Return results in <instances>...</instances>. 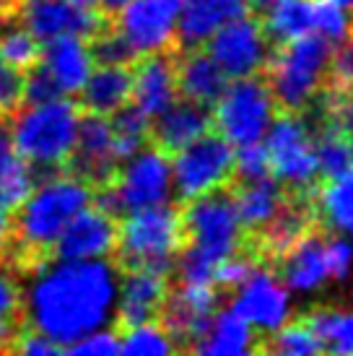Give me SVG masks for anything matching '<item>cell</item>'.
I'll return each mask as SVG.
<instances>
[{
  "instance_id": "6da1fadb",
  "label": "cell",
  "mask_w": 353,
  "mask_h": 356,
  "mask_svg": "<svg viewBox=\"0 0 353 356\" xmlns=\"http://www.w3.org/2000/svg\"><path fill=\"white\" fill-rule=\"evenodd\" d=\"M26 270L24 327L52 338L63 351L115 320L120 270L107 257L65 260L49 255Z\"/></svg>"
},
{
  "instance_id": "7a4b0ae2",
  "label": "cell",
  "mask_w": 353,
  "mask_h": 356,
  "mask_svg": "<svg viewBox=\"0 0 353 356\" xmlns=\"http://www.w3.org/2000/svg\"><path fill=\"white\" fill-rule=\"evenodd\" d=\"M94 193L97 190L86 179L68 169L44 175L16 208V218H10V248L6 257L21 273L49 257L65 224L81 208L94 203Z\"/></svg>"
},
{
  "instance_id": "3957f363",
  "label": "cell",
  "mask_w": 353,
  "mask_h": 356,
  "mask_svg": "<svg viewBox=\"0 0 353 356\" xmlns=\"http://www.w3.org/2000/svg\"><path fill=\"white\" fill-rule=\"evenodd\" d=\"M187 203L190 206L182 213L185 245L174 266L187 284H213L218 263L239 252L242 245V224L234 200L218 190Z\"/></svg>"
},
{
  "instance_id": "277c9868",
  "label": "cell",
  "mask_w": 353,
  "mask_h": 356,
  "mask_svg": "<svg viewBox=\"0 0 353 356\" xmlns=\"http://www.w3.org/2000/svg\"><path fill=\"white\" fill-rule=\"evenodd\" d=\"M81 118L83 109L73 102V97L29 102L8 118L10 146L37 169V175L60 172L68 167Z\"/></svg>"
},
{
  "instance_id": "5b68a950",
  "label": "cell",
  "mask_w": 353,
  "mask_h": 356,
  "mask_svg": "<svg viewBox=\"0 0 353 356\" xmlns=\"http://www.w3.org/2000/svg\"><path fill=\"white\" fill-rule=\"evenodd\" d=\"M335 47L320 34L281 42L268 58V89L278 107L302 112L314 102L327 81Z\"/></svg>"
},
{
  "instance_id": "8992f818",
  "label": "cell",
  "mask_w": 353,
  "mask_h": 356,
  "mask_svg": "<svg viewBox=\"0 0 353 356\" xmlns=\"http://www.w3.org/2000/svg\"><path fill=\"white\" fill-rule=\"evenodd\" d=\"M185 245L182 213L169 203L128 211L117 227V268H148L169 273Z\"/></svg>"
},
{
  "instance_id": "52a82bcc",
  "label": "cell",
  "mask_w": 353,
  "mask_h": 356,
  "mask_svg": "<svg viewBox=\"0 0 353 356\" xmlns=\"http://www.w3.org/2000/svg\"><path fill=\"white\" fill-rule=\"evenodd\" d=\"M174 193L172 185V161L158 146H143L120 161L109 185L94 193V203L112 216L128 213L136 208L167 203Z\"/></svg>"
},
{
  "instance_id": "ba28073f",
  "label": "cell",
  "mask_w": 353,
  "mask_h": 356,
  "mask_svg": "<svg viewBox=\"0 0 353 356\" xmlns=\"http://www.w3.org/2000/svg\"><path fill=\"white\" fill-rule=\"evenodd\" d=\"M273 94L268 83L257 76L234 79V83H226L221 97L213 102V125L218 128L221 138L229 140L234 149L260 143L265 133L275 120Z\"/></svg>"
},
{
  "instance_id": "9c48e42d",
  "label": "cell",
  "mask_w": 353,
  "mask_h": 356,
  "mask_svg": "<svg viewBox=\"0 0 353 356\" xmlns=\"http://www.w3.org/2000/svg\"><path fill=\"white\" fill-rule=\"evenodd\" d=\"M263 146L268 151L270 172L281 185L296 193H306L317 182L320 164L314 149V133L309 130L306 120H302L296 112H288L270 122Z\"/></svg>"
},
{
  "instance_id": "30bf717a",
  "label": "cell",
  "mask_w": 353,
  "mask_h": 356,
  "mask_svg": "<svg viewBox=\"0 0 353 356\" xmlns=\"http://www.w3.org/2000/svg\"><path fill=\"white\" fill-rule=\"evenodd\" d=\"M234 177V146L206 133L190 146L174 151L172 185L182 200H195L224 190Z\"/></svg>"
},
{
  "instance_id": "8fae6325",
  "label": "cell",
  "mask_w": 353,
  "mask_h": 356,
  "mask_svg": "<svg viewBox=\"0 0 353 356\" xmlns=\"http://www.w3.org/2000/svg\"><path fill=\"white\" fill-rule=\"evenodd\" d=\"M182 0H130L112 24L136 58L167 52L176 42Z\"/></svg>"
},
{
  "instance_id": "7c38bea8",
  "label": "cell",
  "mask_w": 353,
  "mask_h": 356,
  "mask_svg": "<svg viewBox=\"0 0 353 356\" xmlns=\"http://www.w3.org/2000/svg\"><path fill=\"white\" fill-rule=\"evenodd\" d=\"M208 55L216 60L218 68L224 70L229 79H247L257 76L265 70L268 58H270V37L265 34L263 21L239 16L229 21L226 26L206 42Z\"/></svg>"
},
{
  "instance_id": "4fadbf2b",
  "label": "cell",
  "mask_w": 353,
  "mask_h": 356,
  "mask_svg": "<svg viewBox=\"0 0 353 356\" xmlns=\"http://www.w3.org/2000/svg\"><path fill=\"white\" fill-rule=\"evenodd\" d=\"M16 16L37 37L40 44L63 37L91 40L97 31L107 26V16L97 8H83L70 0H24Z\"/></svg>"
},
{
  "instance_id": "5bb4252c",
  "label": "cell",
  "mask_w": 353,
  "mask_h": 356,
  "mask_svg": "<svg viewBox=\"0 0 353 356\" xmlns=\"http://www.w3.org/2000/svg\"><path fill=\"white\" fill-rule=\"evenodd\" d=\"M234 291L231 309L245 317L255 333L270 336L291 320V291L270 270L255 268Z\"/></svg>"
},
{
  "instance_id": "9a60e30c",
  "label": "cell",
  "mask_w": 353,
  "mask_h": 356,
  "mask_svg": "<svg viewBox=\"0 0 353 356\" xmlns=\"http://www.w3.org/2000/svg\"><path fill=\"white\" fill-rule=\"evenodd\" d=\"M120 167V156L115 149V136H112V122L104 115H91L83 112L76 136V146L70 154L68 172L86 179L94 190L109 185Z\"/></svg>"
},
{
  "instance_id": "2e32d148",
  "label": "cell",
  "mask_w": 353,
  "mask_h": 356,
  "mask_svg": "<svg viewBox=\"0 0 353 356\" xmlns=\"http://www.w3.org/2000/svg\"><path fill=\"white\" fill-rule=\"evenodd\" d=\"M218 309V291L213 284H187L167 294L161 307V325L169 330L176 346L192 348L197 338L206 333L208 323Z\"/></svg>"
},
{
  "instance_id": "e0dca14e",
  "label": "cell",
  "mask_w": 353,
  "mask_h": 356,
  "mask_svg": "<svg viewBox=\"0 0 353 356\" xmlns=\"http://www.w3.org/2000/svg\"><path fill=\"white\" fill-rule=\"evenodd\" d=\"M117 242V221L101 206L88 203L70 218L63 234L58 237L52 255L65 260H91V257H109Z\"/></svg>"
},
{
  "instance_id": "ac0fdd59",
  "label": "cell",
  "mask_w": 353,
  "mask_h": 356,
  "mask_svg": "<svg viewBox=\"0 0 353 356\" xmlns=\"http://www.w3.org/2000/svg\"><path fill=\"white\" fill-rule=\"evenodd\" d=\"M94 55L88 40L81 37H63L42 44L40 60L34 68L47 79L58 97H79L83 83L94 70Z\"/></svg>"
},
{
  "instance_id": "d6986e66",
  "label": "cell",
  "mask_w": 353,
  "mask_h": 356,
  "mask_svg": "<svg viewBox=\"0 0 353 356\" xmlns=\"http://www.w3.org/2000/svg\"><path fill=\"white\" fill-rule=\"evenodd\" d=\"M169 281L161 270L148 268H125L117 281V302H115V320L122 327L148 323L161 315L167 302Z\"/></svg>"
},
{
  "instance_id": "ffe728a7",
  "label": "cell",
  "mask_w": 353,
  "mask_h": 356,
  "mask_svg": "<svg viewBox=\"0 0 353 356\" xmlns=\"http://www.w3.org/2000/svg\"><path fill=\"white\" fill-rule=\"evenodd\" d=\"M281 281L288 286V291L304 294V297L327 286L333 276H330L325 237L304 232L296 239L281 255Z\"/></svg>"
},
{
  "instance_id": "44dd1931",
  "label": "cell",
  "mask_w": 353,
  "mask_h": 356,
  "mask_svg": "<svg viewBox=\"0 0 353 356\" xmlns=\"http://www.w3.org/2000/svg\"><path fill=\"white\" fill-rule=\"evenodd\" d=\"M176 63L164 52L143 55L133 70V91L130 104H136L143 115L154 120L176 99Z\"/></svg>"
},
{
  "instance_id": "7402d4cb",
  "label": "cell",
  "mask_w": 353,
  "mask_h": 356,
  "mask_svg": "<svg viewBox=\"0 0 353 356\" xmlns=\"http://www.w3.org/2000/svg\"><path fill=\"white\" fill-rule=\"evenodd\" d=\"M247 10V0H182L176 42L185 50L203 47L221 26L245 16Z\"/></svg>"
},
{
  "instance_id": "603a6c76",
  "label": "cell",
  "mask_w": 353,
  "mask_h": 356,
  "mask_svg": "<svg viewBox=\"0 0 353 356\" xmlns=\"http://www.w3.org/2000/svg\"><path fill=\"white\" fill-rule=\"evenodd\" d=\"M154 120L156 122H151V138L167 154H174V151L190 146L192 140L203 138L206 133H211V125H213L208 107L190 99H174Z\"/></svg>"
},
{
  "instance_id": "cb8c5ba5",
  "label": "cell",
  "mask_w": 353,
  "mask_h": 356,
  "mask_svg": "<svg viewBox=\"0 0 353 356\" xmlns=\"http://www.w3.org/2000/svg\"><path fill=\"white\" fill-rule=\"evenodd\" d=\"M130 91H133L130 65H94L79 94L81 107L91 115L112 118L117 109L130 104Z\"/></svg>"
},
{
  "instance_id": "d4e9b609",
  "label": "cell",
  "mask_w": 353,
  "mask_h": 356,
  "mask_svg": "<svg viewBox=\"0 0 353 356\" xmlns=\"http://www.w3.org/2000/svg\"><path fill=\"white\" fill-rule=\"evenodd\" d=\"M190 351L208 356L249 354V351H255V330L231 307L229 309H216L213 320L208 323L206 333L197 338Z\"/></svg>"
},
{
  "instance_id": "484cf974",
  "label": "cell",
  "mask_w": 353,
  "mask_h": 356,
  "mask_svg": "<svg viewBox=\"0 0 353 356\" xmlns=\"http://www.w3.org/2000/svg\"><path fill=\"white\" fill-rule=\"evenodd\" d=\"M229 76L218 68V63L208 52L190 50L176 63V89L190 102H197L203 107H213V102L226 89Z\"/></svg>"
},
{
  "instance_id": "4316f807",
  "label": "cell",
  "mask_w": 353,
  "mask_h": 356,
  "mask_svg": "<svg viewBox=\"0 0 353 356\" xmlns=\"http://www.w3.org/2000/svg\"><path fill=\"white\" fill-rule=\"evenodd\" d=\"M231 200H234L242 229H249V232H263L286 203L281 182L270 179V175L260 179H242Z\"/></svg>"
},
{
  "instance_id": "83f0119b",
  "label": "cell",
  "mask_w": 353,
  "mask_h": 356,
  "mask_svg": "<svg viewBox=\"0 0 353 356\" xmlns=\"http://www.w3.org/2000/svg\"><path fill=\"white\" fill-rule=\"evenodd\" d=\"M317 213L333 234L353 237V167L327 177L317 193Z\"/></svg>"
},
{
  "instance_id": "f1b7e54d",
  "label": "cell",
  "mask_w": 353,
  "mask_h": 356,
  "mask_svg": "<svg viewBox=\"0 0 353 356\" xmlns=\"http://www.w3.org/2000/svg\"><path fill=\"white\" fill-rule=\"evenodd\" d=\"M263 29L278 44L314 34V0H270Z\"/></svg>"
},
{
  "instance_id": "f546056e",
  "label": "cell",
  "mask_w": 353,
  "mask_h": 356,
  "mask_svg": "<svg viewBox=\"0 0 353 356\" xmlns=\"http://www.w3.org/2000/svg\"><path fill=\"white\" fill-rule=\"evenodd\" d=\"M24 330V278L13 263L0 260V354L13 351Z\"/></svg>"
},
{
  "instance_id": "4dcf8cb0",
  "label": "cell",
  "mask_w": 353,
  "mask_h": 356,
  "mask_svg": "<svg viewBox=\"0 0 353 356\" xmlns=\"http://www.w3.org/2000/svg\"><path fill=\"white\" fill-rule=\"evenodd\" d=\"M37 185V169L10 149L0 151V208L13 213Z\"/></svg>"
},
{
  "instance_id": "1f68e13d",
  "label": "cell",
  "mask_w": 353,
  "mask_h": 356,
  "mask_svg": "<svg viewBox=\"0 0 353 356\" xmlns=\"http://www.w3.org/2000/svg\"><path fill=\"white\" fill-rule=\"evenodd\" d=\"M40 52H42V44L21 24V19L16 13L0 19V58L6 60L8 65H13L21 73H26L29 68L37 65Z\"/></svg>"
},
{
  "instance_id": "d6a6232c",
  "label": "cell",
  "mask_w": 353,
  "mask_h": 356,
  "mask_svg": "<svg viewBox=\"0 0 353 356\" xmlns=\"http://www.w3.org/2000/svg\"><path fill=\"white\" fill-rule=\"evenodd\" d=\"M306 323L312 325L317 338L322 341L325 351L353 356V312L335 309V307H322V309L309 312Z\"/></svg>"
},
{
  "instance_id": "836d02e7",
  "label": "cell",
  "mask_w": 353,
  "mask_h": 356,
  "mask_svg": "<svg viewBox=\"0 0 353 356\" xmlns=\"http://www.w3.org/2000/svg\"><path fill=\"white\" fill-rule=\"evenodd\" d=\"M314 149H317L320 175L333 177L338 172L353 167V140L335 118L327 120L325 128L314 136Z\"/></svg>"
},
{
  "instance_id": "e575fe53",
  "label": "cell",
  "mask_w": 353,
  "mask_h": 356,
  "mask_svg": "<svg viewBox=\"0 0 353 356\" xmlns=\"http://www.w3.org/2000/svg\"><path fill=\"white\" fill-rule=\"evenodd\" d=\"M112 136H115V149H117L120 161L143 149L151 138V118L143 115L136 104H125L112 115Z\"/></svg>"
},
{
  "instance_id": "d590c367",
  "label": "cell",
  "mask_w": 353,
  "mask_h": 356,
  "mask_svg": "<svg viewBox=\"0 0 353 356\" xmlns=\"http://www.w3.org/2000/svg\"><path fill=\"white\" fill-rule=\"evenodd\" d=\"M174 348V338L169 336L167 327L156 320L128 325L125 333L120 336V354L128 356H164L172 354Z\"/></svg>"
},
{
  "instance_id": "8d00e7d4",
  "label": "cell",
  "mask_w": 353,
  "mask_h": 356,
  "mask_svg": "<svg viewBox=\"0 0 353 356\" xmlns=\"http://www.w3.org/2000/svg\"><path fill=\"white\" fill-rule=\"evenodd\" d=\"M304 232H306V211L284 203V208L278 211V216L260 232L263 234V250L268 255L281 257Z\"/></svg>"
},
{
  "instance_id": "74e56055",
  "label": "cell",
  "mask_w": 353,
  "mask_h": 356,
  "mask_svg": "<svg viewBox=\"0 0 353 356\" xmlns=\"http://www.w3.org/2000/svg\"><path fill=\"white\" fill-rule=\"evenodd\" d=\"M265 351H273L281 356H314L322 354V341L317 338L312 325L302 320V323H286L275 333H270V341Z\"/></svg>"
},
{
  "instance_id": "f35d334b",
  "label": "cell",
  "mask_w": 353,
  "mask_h": 356,
  "mask_svg": "<svg viewBox=\"0 0 353 356\" xmlns=\"http://www.w3.org/2000/svg\"><path fill=\"white\" fill-rule=\"evenodd\" d=\"M351 10L338 6L335 0H314V34H320L333 47H338L351 37Z\"/></svg>"
},
{
  "instance_id": "ab89813d",
  "label": "cell",
  "mask_w": 353,
  "mask_h": 356,
  "mask_svg": "<svg viewBox=\"0 0 353 356\" xmlns=\"http://www.w3.org/2000/svg\"><path fill=\"white\" fill-rule=\"evenodd\" d=\"M88 47H91V55H94L97 65H130L136 60L128 42L122 40L120 31L115 26H109V24L88 40Z\"/></svg>"
},
{
  "instance_id": "60d3db41",
  "label": "cell",
  "mask_w": 353,
  "mask_h": 356,
  "mask_svg": "<svg viewBox=\"0 0 353 356\" xmlns=\"http://www.w3.org/2000/svg\"><path fill=\"white\" fill-rule=\"evenodd\" d=\"M65 351L76 356H115L120 354V333H115L109 325L99 327L79 341H73Z\"/></svg>"
},
{
  "instance_id": "b9f144b4",
  "label": "cell",
  "mask_w": 353,
  "mask_h": 356,
  "mask_svg": "<svg viewBox=\"0 0 353 356\" xmlns=\"http://www.w3.org/2000/svg\"><path fill=\"white\" fill-rule=\"evenodd\" d=\"M24 104V73L0 58V115L10 118Z\"/></svg>"
},
{
  "instance_id": "7bdbcfd3",
  "label": "cell",
  "mask_w": 353,
  "mask_h": 356,
  "mask_svg": "<svg viewBox=\"0 0 353 356\" xmlns=\"http://www.w3.org/2000/svg\"><path fill=\"white\" fill-rule=\"evenodd\" d=\"M234 175H239L242 179H260L270 175L268 151H265L263 140L239 146V151H234Z\"/></svg>"
},
{
  "instance_id": "ee69618b",
  "label": "cell",
  "mask_w": 353,
  "mask_h": 356,
  "mask_svg": "<svg viewBox=\"0 0 353 356\" xmlns=\"http://www.w3.org/2000/svg\"><path fill=\"white\" fill-rule=\"evenodd\" d=\"M325 248L333 281H348L353 273V237L333 234L330 239H325Z\"/></svg>"
},
{
  "instance_id": "f6af8a7d",
  "label": "cell",
  "mask_w": 353,
  "mask_h": 356,
  "mask_svg": "<svg viewBox=\"0 0 353 356\" xmlns=\"http://www.w3.org/2000/svg\"><path fill=\"white\" fill-rule=\"evenodd\" d=\"M255 260L247 255H239L234 252L231 257H226L221 260L216 268V273H213V286H221V289H236L242 281H245L252 270H255Z\"/></svg>"
},
{
  "instance_id": "bcb514c9",
  "label": "cell",
  "mask_w": 353,
  "mask_h": 356,
  "mask_svg": "<svg viewBox=\"0 0 353 356\" xmlns=\"http://www.w3.org/2000/svg\"><path fill=\"white\" fill-rule=\"evenodd\" d=\"M330 73H333V89L353 94V34L338 44V52H333Z\"/></svg>"
},
{
  "instance_id": "7dc6e473",
  "label": "cell",
  "mask_w": 353,
  "mask_h": 356,
  "mask_svg": "<svg viewBox=\"0 0 353 356\" xmlns=\"http://www.w3.org/2000/svg\"><path fill=\"white\" fill-rule=\"evenodd\" d=\"M13 351L16 354H24V356H55V354H63V348L52 341V338L42 336L37 330H31V327H24L16 338V343H13Z\"/></svg>"
},
{
  "instance_id": "c3c4849f",
  "label": "cell",
  "mask_w": 353,
  "mask_h": 356,
  "mask_svg": "<svg viewBox=\"0 0 353 356\" xmlns=\"http://www.w3.org/2000/svg\"><path fill=\"white\" fill-rule=\"evenodd\" d=\"M327 112L345 128V133L353 140V94H340V91L330 89L327 94Z\"/></svg>"
},
{
  "instance_id": "681fc988",
  "label": "cell",
  "mask_w": 353,
  "mask_h": 356,
  "mask_svg": "<svg viewBox=\"0 0 353 356\" xmlns=\"http://www.w3.org/2000/svg\"><path fill=\"white\" fill-rule=\"evenodd\" d=\"M10 248V213L0 208V260L8 255Z\"/></svg>"
},
{
  "instance_id": "f907efd6",
  "label": "cell",
  "mask_w": 353,
  "mask_h": 356,
  "mask_svg": "<svg viewBox=\"0 0 353 356\" xmlns=\"http://www.w3.org/2000/svg\"><path fill=\"white\" fill-rule=\"evenodd\" d=\"M128 3H130V0H99L97 6H99V10H101L104 16H115V13L125 8Z\"/></svg>"
},
{
  "instance_id": "816d5d0a",
  "label": "cell",
  "mask_w": 353,
  "mask_h": 356,
  "mask_svg": "<svg viewBox=\"0 0 353 356\" xmlns=\"http://www.w3.org/2000/svg\"><path fill=\"white\" fill-rule=\"evenodd\" d=\"M10 146V128H8V118L0 115V151Z\"/></svg>"
},
{
  "instance_id": "f5cc1de1",
  "label": "cell",
  "mask_w": 353,
  "mask_h": 356,
  "mask_svg": "<svg viewBox=\"0 0 353 356\" xmlns=\"http://www.w3.org/2000/svg\"><path fill=\"white\" fill-rule=\"evenodd\" d=\"M19 3H21V0H0V19L13 16V13L19 10Z\"/></svg>"
},
{
  "instance_id": "db71d44e",
  "label": "cell",
  "mask_w": 353,
  "mask_h": 356,
  "mask_svg": "<svg viewBox=\"0 0 353 356\" xmlns=\"http://www.w3.org/2000/svg\"><path fill=\"white\" fill-rule=\"evenodd\" d=\"M70 3H76V6H83V8H97L99 0H70Z\"/></svg>"
},
{
  "instance_id": "11a10c76",
  "label": "cell",
  "mask_w": 353,
  "mask_h": 356,
  "mask_svg": "<svg viewBox=\"0 0 353 356\" xmlns=\"http://www.w3.org/2000/svg\"><path fill=\"white\" fill-rule=\"evenodd\" d=\"M268 3H270V0H247V6H249V8H265Z\"/></svg>"
},
{
  "instance_id": "9f6ffc18",
  "label": "cell",
  "mask_w": 353,
  "mask_h": 356,
  "mask_svg": "<svg viewBox=\"0 0 353 356\" xmlns=\"http://www.w3.org/2000/svg\"><path fill=\"white\" fill-rule=\"evenodd\" d=\"M335 3H338V6H343L345 10H351L353 13V0H335Z\"/></svg>"
}]
</instances>
